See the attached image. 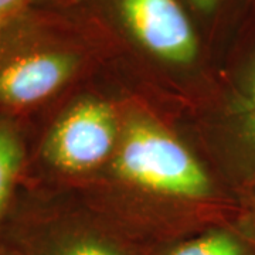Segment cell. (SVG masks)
<instances>
[{
	"instance_id": "cell-1",
	"label": "cell",
	"mask_w": 255,
	"mask_h": 255,
	"mask_svg": "<svg viewBox=\"0 0 255 255\" xmlns=\"http://www.w3.org/2000/svg\"><path fill=\"white\" fill-rule=\"evenodd\" d=\"M91 41L71 21L31 6L0 28V107L44 102L84 70Z\"/></svg>"
},
{
	"instance_id": "cell-2",
	"label": "cell",
	"mask_w": 255,
	"mask_h": 255,
	"mask_svg": "<svg viewBox=\"0 0 255 255\" xmlns=\"http://www.w3.org/2000/svg\"><path fill=\"white\" fill-rule=\"evenodd\" d=\"M85 4L146 58L174 70L200 61L203 36L182 0H63Z\"/></svg>"
},
{
	"instance_id": "cell-3",
	"label": "cell",
	"mask_w": 255,
	"mask_h": 255,
	"mask_svg": "<svg viewBox=\"0 0 255 255\" xmlns=\"http://www.w3.org/2000/svg\"><path fill=\"white\" fill-rule=\"evenodd\" d=\"M115 170L125 182L170 197L199 199L210 179L196 157L172 135L147 122L129 125L118 149Z\"/></svg>"
},
{
	"instance_id": "cell-4",
	"label": "cell",
	"mask_w": 255,
	"mask_h": 255,
	"mask_svg": "<svg viewBox=\"0 0 255 255\" xmlns=\"http://www.w3.org/2000/svg\"><path fill=\"white\" fill-rule=\"evenodd\" d=\"M117 121L102 101L75 104L55 122L44 143L47 162L65 173H82L101 164L114 150Z\"/></svg>"
},
{
	"instance_id": "cell-5",
	"label": "cell",
	"mask_w": 255,
	"mask_h": 255,
	"mask_svg": "<svg viewBox=\"0 0 255 255\" xmlns=\"http://www.w3.org/2000/svg\"><path fill=\"white\" fill-rule=\"evenodd\" d=\"M7 247L16 255H135L117 237L91 231L41 234Z\"/></svg>"
},
{
	"instance_id": "cell-6",
	"label": "cell",
	"mask_w": 255,
	"mask_h": 255,
	"mask_svg": "<svg viewBox=\"0 0 255 255\" xmlns=\"http://www.w3.org/2000/svg\"><path fill=\"white\" fill-rule=\"evenodd\" d=\"M156 255H255V246L244 236L228 230H210L176 241Z\"/></svg>"
},
{
	"instance_id": "cell-7",
	"label": "cell",
	"mask_w": 255,
	"mask_h": 255,
	"mask_svg": "<svg viewBox=\"0 0 255 255\" xmlns=\"http://www.w3.org/2000/svg\"><path fill=\"white\" fill-rule=\"evenodd\" d=\"M194 18L197 27L204 26L216 30L221 23L237 14H246L248 10L255 11V0H182Z\"/></svg>"
},
{
	"instance_id": "cell-8",
	"label": "cell",
	"mask_w": 255,
	"mask_h": 255,
	"mask_svg": "<svg viewBox=\"0 0 255 255\" xmlns=\"http://www.w3.org/2000/svg\"><path fill=\"white\" fill-rule=\"evenodd\" d=\"M23 162V147L13 129L0 124V220Z\"/></svg>"
},
{
	"instance_id": "cell-9",
	"label": "cell",
	"mask_w": 255,
	"mask_h": 255,
	"mask_svg": "<svg viewBox=\"0 0 255 255\" xmlns=\"http://www.w3.org/2000/svg\"><path fill=\"white\" fill-rule=\"evenodd\" d=\"M248 78H250V100L247 105L246 128L250 142L255 147V40L248 53Z\"/></svg>"
},
{
	"instance_id": "cell-10",
	"label": "cell",
	"mask_w": 255,
	"mask_h": 255,
	"mask_svg": "<svg viewBox=\"0 0 255 255\" xmlns=\"http://www.w3.org/2000/svg\"><path fill=\"white\" fill-rule=\"evenodd\" d=\"M37 0H0V28L17 17L24 10L36 4Z\"/></svg>"
},
{
	"instance_id": "cell-11",
	"label": "cell",
	"mask_w": 255,
	"mask_h": 255,
	"mask_svg": "<svg viewBox=\"0 0 255 255\" xmlns=\"http://www.w3.org/2000/svg\"><path fill=\"white\" fill-rule=\"evenodd\" d=\"M0 255H16L6 244H0Z\"/></svg>"
}]
</instances>
